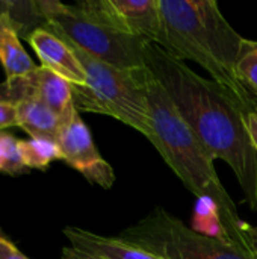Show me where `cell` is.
Returning <instances> with one entry per match:
<instances>
[{
	"label": "cell",
	"instance_id": "obj_12",
	"mask_svg": "<svg viewBox=\"0 0 257 259\" xmlns=\"http://www.w3.org/2000/svg\"><path fill=\"white\" fill-rule=\"evenodd\" d=\"M0 62L6 79L21 77L36 68L20 42V23L9 11H0Z\"/></svg>",
	"mask_w": 257,
	"mask_h": 259
},
{
	"label": "cell",
	"instance_id": "obj_2",
	"mask_svg": "<svg viewBox=\"0 0 257 259\" xmlns=\"http://www.w3.org/2000/svg\"><path fill=\"white\" fill-rule=\"evenodd\" d=\"M141 82L151 127L148 141L197 199L209 197L217 203L233 246L256 259L248 234L250 225L241 220L233 199L223 187L214 165L215 159L179 114L168 93L148 67L141 71Z\"/></svg>",
	"mask_w": 257,
	"mask_h": 259
},
{
	"label": "cell",
	"instance_id": "obj_8",
	"mask_svg": "<svg viewBox=\"0 0 257 259\" xmlns=\"http://www.w3.org/2000/svg\"><path fill=\"white\" fill-rule=\"evenodd\" d=\"M24 99L39 100L59 115L64 123L77 111L71 85L42 65L21 77L6 79L5 83H0V100L17 103Z\"/></svg>",
	"mask_w": 257,
	"mask_h": 259
},
{
	"label": "cell",
	"instance_id": "obj_17",
	"mask_svg": "<svg viewBox=\"0 0 257 259\" xmlns=\"http://www.w3.org/2000/svg\"><path fill=\"white\" fill-rule=\"evenodd\" d=\"M14 126H18V114L15 103L0 100V132Z\"/></svg>",
	"mask_w": 257,
	"mask_h": 259
},
{
	"label": "cell",
	"instance_id": "obj_15",
	"mask_svg": "<svg viewBox=\"0 0 257 259\" xmlns=\"http://www.w3.org/2000/svg\"><path fill=\"white\" fill-rule=\"evenodd\" d=\"M20 152L26 168L45 170L53 161L62 159V152L58 143L52 140H20Z\"/></svg>",
	"mask_w": 257,
	"mask_h": 259
},
{
	"label": "cell",
	"instance_id": "obj_19",
	"mask_svg": "<svg viewBox=\"0 0 257 259\" xmlns=\"http://www.w3.org/2000/svg\"><path fill=\"white\" fill-rule=\"evenodd\" d=\"M245 124H247L251 141L257 150V103L251 109L245 111Z\"/></svg>",
	"mask_w": 257,
	"mask_h": 259
},
{
	"label": "cell",
	"instance_id": "obj_13",
	"mask_svg": "<svg viewBox=\"0 0 257 259\" xmlns=\"http://www.w3.org/2000/svg\"><path fill=\"white\" fill-rule=\"evenodd\" d=\"M18 114V127L30 138L58 141L64 121L48 106L35 99H24L15 103Z\"/></svg>",
	"mask_w": 257,
	"mask_h": 259
},
{
	"label": "cell",
	"instance_id": "obj_20",
	"mask_svg": "<svg viewBox=\"0 0 257 259\" xmlns=\"http://www.w3.org/2000/svg\"><path fill=\"white\" fill-rule=\"evenodd\" d=\"M61 259H105L101 256H94V255H89V253H85V252H80L74 247H64L62 249V253H61Z\"/></svg>",
	"mask_w": 257,
	"mask_h": 259
},
{
	"label": "cell",
	"instance_id": "obj_11",
	"mask_svg": "<svg viewBox=\"0 0 257 259\" xmlns=\"http://www.w3.org/2000/svg\"><path fill=\"white\" fill-rule=\"evenodd\" d=\"M64 235L71 247L105 259H164L118 237H103L79 228H65Z\"/></svg>",
	"mask_w": 257,
	"mask_h": 259
},
{
	"label": "cell",
	"instance_id": "obj_7",
	"mask_svg": "<svg viewBox=\"0 0 257 259\" xmlns=\"http://www.w3.org/2000/svg\"><path fill=\"white\" fill-rule=\"evenodd\" d=\"M56 143L62 152V161L83 175L88 182L105 190L114 187V168L97 150L91 132L83 123L79 111L64 123Z\"/></svg>",
	"mask_w": 257,
	"mask_h": 259
},
{
	"label": "cell",
	"instance_id": "obj_21",
	"mask_svg": "<svg viewBox=\"0 0 257 259\" xmlns=\"http://www.w3.org/2000/svg\"><path fill=\"white\" fill-rule=\"evenodd\" d=\"M6 164V146H5V132H0V173H5Z\"/></svg>",
	"mask_w": 257,
	"mask_h": 259
},
{
	"label": "cell",
	"instance_id": "obj_16",
	"mask_svg": "<svg viewBox=\"0 0 257 259\" xmlns=\"http://www.w3.org/2000/svg\"><path fill=\"white\" fill-rule=\"evenodd\" d=\"M236 74L242 85L257 97V41L244 38L236 61Z\"/></svg>",
	"mask_w": 257,
	"mask_h": 259
},
{
	"label": "cell",
	"instance_id": "obj_6",
	"mask_svg": "<svg viewBox=\"0 0 257 259\" xmlns=\"http://www.w3.org/2000/svg\"><path fill=\"white\" fill-rule=\"evenodd\" d=\"M118 238L164 259H254L232 244L195 232L162 206H155Z\"/></svg>",
	"mask_w": 257,
	"mask_h": 259
},
{
	"label": "cell",
	"instance_id": "obj_9",
	"mask_svg": "<svg viewBox=\"0 0 257 259\" xmlns=\"http://www.w3.org/2000/svg\"><path fill=\"white\" fill-rule=\"evenodd\" d=\"M41 65L65 79L71 87H83L86 74L70 44L45 27H35L26 35Z\"/></svg>",
	"mask_w": 257,
	"mask_h": 259
},
{
	"label": "cell",
	"instance_id": "obj_18",
	"mask_svg": "<svg viewBox=\"0 0 257 259\" xmlns=\"http://www.w3.org/2000/svg\"><path fill=\"white\" fill-rule=\"evenodd\" d=\"M0 259H29L0 232Z\"/></svg>",
	"mask_w": 257,
	"mask_h": 259
},
{
	"label": "cell",
	"instance_id": "obj_10",
	"mask_svg": "<svg viewBox=\"0 0 257 259\" xmlns=\"http://www.w3.org/2000/svg\"><path fill=\"white\" fill-rule=\"evenodd\" d=\"M126 33L145 44H164V20L159 0H108Z\"/></svg>",
	"mask_w": 257,
	"mask_h": 259
},
{
	"label": "cell",
	"instance_id": "obj_22",
	"mask_svg": "<svg viewBox=\"0 0 257 259\" xmlns=\"http://www.w3.org/2000/svg\"><path fill=\"white\" fill-rule=\"evenodd\" d=\"M248 234H250V238H251V243H253L254 256H256V259H257V226H250V229H248Z\"/></svg>",
	"mask_w": 257,
	"mask_h": 259
},
{
	"label": "cell",
	"instance_id": "obj_3",
	"mask_svg": "<svg viewBox=\"0 0 257 259\" xmlns=\"http://www.w3.org/2000/svg\"><path fill=\"white\" fill-rule=\"evenodd\" d=\"M167 53L194 61L227 90L247 111L257 103L236 74L241 36L221 14L215 0H159Z\"/></svg>",
	"mask_w": 257,
	"mask_h": 259
},
{
	"label": "cell",
	"instance_id": "obj_5",
	"mask_svg": "<svg viewBox=\"0 0 257 259\" xmlns=\"http://www.w3.org/2000/svg\"><path fill=\"white\" fill-rule=\"evenodd\" d=\"M56 35L70 44L86 74V83L83 87H71L76 109L79 112L83 111L114 117L148 140L151 137V127L147 97L141 82V71L144 68L138 71H123L86 53L61 33Z\"/></svg>",
	"mask_w": 257,
	"mask_h": 259
},
{
	"label": "cell",
	"instance_id": "obj_1",
	"mask_svg": "<svg viewBox=\"0 0 257 259\" xmlns=\"http://www.w3.org/2000/svg\"><path fill=\"white\" fill-rule=\"evenodd\" d=\"M145 62L212 158L233 170L245 202L257 211V150L245 124L247 109L227 90L156 44L145 46Z\"/></svg>",
	"mask_w": 257,
	"mask_h": 259
},
{
	"label": "cell",
	"instance_id": "obj_4",
	"mask_svg": "<svg viewBox=\"0 0 257 259\" xmlns=\"http://www.w3.org/2000/svg\"><path fill=\"white\" fill-rule=\"evenodd\" d=\"M42 27L61 33L94 58L123 71L147 67L145 42L126 33L108 0L65 5L55 0L32 2Z\"/></svg>",
	"mask_w": 257,
	"mask_h": 259
},
{
	"label": "cell",
	"instance_id": "obj_14",
	"mask_svg": "<svg viewBox=\"0 0 257 259\" xmlns=\"http://www.w3.org/2000/svg\"><path fill=\"white\" fill-rule=\"evenodd\" d=\"M195 232L223 241L226 244H232V240L227 234V229L220 217V211L217 203L209 197H198L194 208V228ZM236 247V246H235Z\"/></svg>",
	"mask_w": 257,
	"mask_h": 259
}]
</instances>
